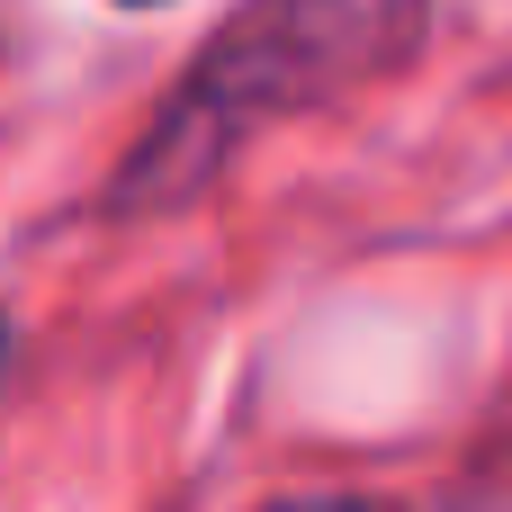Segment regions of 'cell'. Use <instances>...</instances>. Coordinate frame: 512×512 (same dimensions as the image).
<instances>
[{"label":"cell","instance_id":"obj_1","mask_svg":"<svg viewBox=\"0 0 512 512\" xmlns=\"http://www.w3.org/2000/svg\"><path fill=\"white\" fill-rule=\"evenodd\" d=\"M432 0H252L234 27L207 36L198 72L180 81V99L153 117V135L135 144V162L117 171V207H171L198 180H216V162L297 108H324L333 90L396 72L423 36Z\"/></svg>","mask_w":512,"mask_h":512},{"label":"cell","instance_id":"obj_2","mask_svg":"<svg viewBox=\"0 0 512 512\" xmlns=\"http://www.w3.org/2000/svg\"><path fill=\"white\" fill-rule=\"evenodd\" d=\"M459 512H512V450L477 477V486H468V495H459Z\"/></svg>","mask_w":512,"mask_h":512},{"label":"cell","instance_id":"obj_3","mask_svg":"<svg viewBox=\"0 0 512 512\" xmlns=\"http://www.w3.org/2000/svg\"><path fill=\"white\" fill-rule=\"evenodd\" d=\"M261 512H396V504H369V495H288V504H261Z\"/></svg>","mask_w":512,"mask_h":512},{"label":"cell","instance_id":"obj_4","mask_svg":"<svg viewBox=\"0 0 512 512\" xmlns=\"http://www.w3.org/2000/svg\"><path fill=\"white\" fill-rule=\"evenodd\" d=\"M0 369H9V324H0Z\"/></svg>","mask_w":512,"mask_h":512},{"label":"cell","instance_id":"obj_5","mask_svg":"<svg viewBox=\"0 0 512 512\" xmlns=\"http://www.w3.org/2000/svg\"><path fill=\"white\" fill-rule=\"evenodd\" d=\"M126 9H153V0H126Z\"/></svg>","mask_w":512,"mask_h":512}]
</instances>
